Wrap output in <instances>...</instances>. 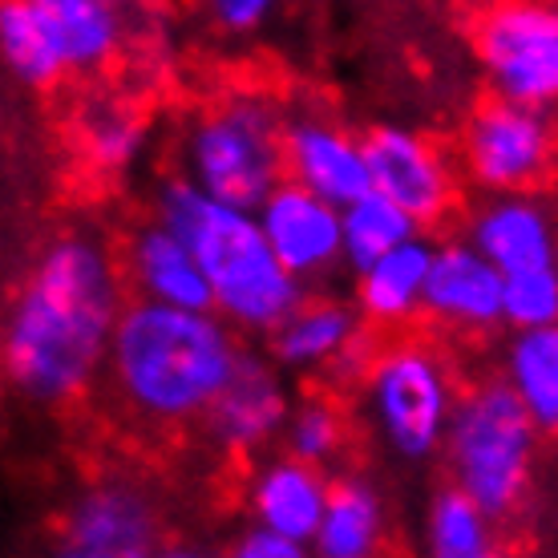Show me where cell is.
I'll return each mask as SVG.
<instances>
[{
    "label": "cell",
    "instance_id": "7",
    "mask_svg": "<svg viewBox=\"0 0 558 558\" xmlns=\"http://www.w3.org/2000/svg\"><path fill=\"white\" fill-rule=\"evenodd\" d=\"M477 49L502 98L538 110L558 101V9L502 4L477 28Z\"/></svg>",
    "mask_w": 558,
    "mask_h": 558
},
{
    "label": "cell",
    "instance_id": "21",
    "mask_svg": "<svg viewBox=\"0 0 558 558\" xmlns=\"http://www.w3.org/2000/svg\"><path fill=\"white\" fill-rule=\"evenodd\" d=\"M510 385L538 429L558 433V324L522 328L510 349Z\"/></svg>",
    "mask_w": 558,
    "mask_h": 558
},
{
    "label": "cell",
    "instance_id": "5",
    "mask_svg": "<svg viewBox=\"0 0 558 558\" xmlns=\"http://www.w3.org/2000/svg\"><path fill=\"white\" fill-rule=\"evenodd\" d=\"M186 179H195L210 198L255 215L288 167V138L264 101L235 98L195 122L186 138Z\"/></svg>",
    "mask_w": 558,
    "mask_h": 558
},
{
    "label": "cell",
    "instance_id": "23",
    "mask_svg": "<svg viewBox=\"0 0 558 558\" xmlns=\"http://www.w3.org/2000/svg\"><path fill=\"white\" fill-rule=\"evenodd\" d=\"M417 227L421 223L405 207H397L380 191H368L344 207V255L356 271H368L380 255H389L392 247L417 235Z\"/></svg>",
    "mask_w": 558,
    "mask_h": 558
},
{
    "label": "cell",
    "instance_id": "3",
    "mask_svg": "<svg viewBox=\"0 0 558 558\" xmlns=\"http://www.w3.org/2000/svg\"><path fill=\"white\" fill-rule=\"evenodd\" d=\"M162 223L191 243L227 320L276 332L300 307L295 271L283 267L252 210L210 198L195 179H174L162 191Z\"/></svg>",
    "mask_w": 558,
    "mask_h": 558
},
{
    "label": "cell",
    "instance_id": "11",
    "mask_svg": "<svg viewBox=\"0 0 558 558\" xmlns=\"http://www.w3.org/2000/svg\"><path fill=\"white\" fill-rule=\"evenodd\" d=\"M373 191L389 195L397 207H405L417 223H437L449 207V174L437 150H429L417 134L380 126L364 138Z\"/></svg>",
    "mask_w": 558,
    "mask_h": 558
},
{
    "label": "cell",
    "instance_id": "8",
    "mask_svg": "<svg viewBox=\"0 0 558 558\" xmlns=\"http://www.w3.org/2000/svg\"><path fill=\"white\" fill-rule=\"evenodd\" d=\"M550 126L538 106L522 101H486L465 134V162L489 191H531L550 167Z\"/></svg>",
    "mask_w": 558,
    "mask_h": 558
},
{
    "label": "cell",
    "instance_id": "1",
    "mask_svg": "<svg viewBox=\"0 0 558 558\" xmlns=\"http://www.w3.org/2000/svg\"><path fill=\"white\" fill-rule=\"evenodd\" d=\"M118 271L94 239L70 235L33 267L9 320V377L41 405H65L94 380L118 332Z\"/></svg>",
    "mask_w": 558,
    "mask_h": 558
},
{
    "label": "cell",
    "instance_id": "19",
    "mask_svg": "<svg viewBox=\"0 0 558 558\" xmlns=\"http://www.w3.org/2000/svg\"><path fill=\"white\" fill-rule=\"evenodd\" d=\"M0 45H4L9 70L33 89H49L70 70L37 0H4L0 4Z\"/></svg>",
    "mask_w": 558,
    "mask_h": 558
},
{
    "label": "cell",
    "instance_id": "13",
    "mask_svg": "<svg viewBox=\"0 0 558 558\" xmlns=\"http://www.w3.org/2000/svg\"><path fill=\"white\" fill-rule=\"evenodd\" d=\"M288 167L304 186H312L336 207H349L373 191L364 142H352L349 134L320 122H300L295 130H288Z\"/></svg>",
    "mask_w": 558,
    "mask_h": 558
},
{
    "label": "cell",
    "instance_id": "28",
    "mask_svg": "<svg viewBox=\"0 0 558 558\" xmlns=\"http://www.w3.org/2000/svg\"><path fill=\"white\" fill-rule=\"evenodd\" d=\"M292 453L300 461H328L340 449V441H344V425H340V417H336L332 409L320 405V401H307L304 409H300V417L292 421Z\"/></svg>",
    "mask_w": 558,
    "mask_h": 558
},
{
    "label": "cell",
    "instance_id": "18",
    "mask_svg": "<svg viewBox=\"0 0 558 558\" xmlns=\"http://www.w3.org/2000/svg\"><path fill=\"white\" fill-rule=\"evenodd\" d=\"M429 243H421L417 235L392 247L389 255H380L377 264L361 271V307L368 320L377 324H397L409 320L413 307L425 304V279L433 267Z\"/></svg>",
    "mask_w": 558,
    "mask_h": 558
},
{
    "label": "cell",
    "instance_id": "10",
    "mask_svg": "<svg viewBox=\"0 0 558 558\" xmlns=\"http://www.w3.org/2000/svg\"><path fill=\"white\" fill-rule=\"evenodd\" d=\"M158 550L154 506L130 486L89 489L73 506L61 555L73 558H146Z\"/></svg>",
    "mask_w": 558,
    "mask_h": 558
},
{
    "label": "cell",
    "instance_id": "2",
    "mask_svg": "<svg viewBox=\"0 0 558 558\" xmlns=\"http://www.w3.org/2000/svg\"><path fill=\"white\" fill-rule=\"evenodd\" d=\"M106 364L113 389L138 417L179 425L215 405L239 352L231 332L207 312L146 295L122 312Z\"/></svg>",
    "mask_w": 558,
    "mask_h": 558
},
{
    "label": "cell",
    "instance_id": "22",
    "mask_svg": "<svg viewBox=\"0 0 558 558\" xmlns=\"http://www.w3.org/2000/svg\"><path fill=\"white\" fill-rule=\"evenodd\" d=\"M356 320L344 304H300L276 328V356L283 364H320L352 349Z\"/></svg>",
    "mask_w": 558,
    "mask_h": 558
},
{
    "label": "cell",
    "instance_id": "20",
    "mask_svg": "<svg viewBox=\"0 0 558 558\" xmlns=\"http://www.w3.org/2000/svg\"><path fill=\"white\" fill-rule=\"evenodd\" d=\"M49 28L57 37V49L70 70H98L118 49V13L110 0H37Z\"/></svg>",
    "mask_w": 558,
    "mask_h": 558
},
{
    "label": "cell",
    "instance_id": "14",
    "mask_svg": "<svg viewBox=\"0 0 558 558\" xmlns=\"http://www.w3.org/2000/svg\"><path fill=\"white\" fill-rule=\"evenodd\" d=\"M210 433L231 449H255L283 425L288 397L259 356H239L227 389L207 409Z\"/></svg>",
    "mask_w": 558,
    "mask_h": 558
},
{
    "label": "cell",
    "instance_id": "29",
    "mask_svg": "<svg viewBox=\"0 0 558 558\" xmlns=\"http://www.w3.org/2000/svg\"><path fill=\"white\" fill-rule=\"evenodd\" d=\"M271 4L276 0H207V13L227 33H247L271 13Z\"/></svg>",
    "mask_w": 558,
    "mask_h": 558
},
{
    "label": "cell",
    "instance_id": "12",
    "mask_svg": "<svg viewBox=\"0 0 558 558\" xmlns=\"http://www.w3.org/2000/svg\"><path fill=\"white\" fill-rule=\"evenodd\" d=\"M425 312L461 328H489L506 320V271L474 243H449L433 255L425 279Z\"/></svg>",
    "mask_w": 558,
    "mask_h": 558
},
{
    "label": "cell",
    "instance_id": "26",
    "mask_svg": "<svg viewBox=\"0 0 558 558\" xmlns=\"http://www.w3.org/2000/svg\"><path fill=\"white\" fill-rule=\"evenodd\" d=\"M506 320L522 328H546L558 324V267H526L506 271Z\"/></svg>",
    "mask_w": 558,
    "mask_h": 558
},
{
    "label": "cell",
    "instance_id": "9",
    "mask_svg": "<svg viewBox=\"0 0 558 558\" xmlns=\"http://www.w3.org/2000/svg\"><path fill=\"white\" fill-rule=\"evenodd\" d=\"M255 219L283 267L295 276H316L344 252V207L328 203L300 179L279 182L264 207L255 210Z\"/></svg>",
    "mask_w": 558,
    "mask_h": 558
},
{
    "label": "cell",
    "instance_id": "15",
    "mask_svg": "<svg viewBox=\"0 0 558 558\" xmlns=\"http://www.w3.org/2000/svg\"><path fill=\"white\" fill-rule=\"evenodd\" d=\"M130 276L138 279V288L150 300L179 307H195L210 312L215 307V288H210L207 271L191 252V243L174 231L170 223L146 227L130 243Z\"/></svg>",
    "mask_w": 558,
    "mask_h": 558
},
{
    "label": "cell",
    "instance_id": "25",
    "mask_svg": "<svg viewBox=\"0 0 558 558\" xmlns=\"http://www.w3.org/2000/svg\"><path fill=\"white\" fill-rule=\"evenodd\" d=\"M429 550L437 558L489 555V514L474 494H465L461 486L437 494L429 510Z\"/></svg>",
    "mask_w": 558,
    "mask_h": 558
},
{
    "label": "cell",
    "instance_id": "27",
    "mask_svg": "<svg viewBox=\"0 0 558 558\" xmlns=\"http://www.w3.org/2000/svg\"><path fill=\"white\" fill-rule=\"evenodd\" d=\"M142 142V122L122 106L89 110V154L106 167H122L134 158Z\"/></svg>",
    "mask_w": 558,
    "mask_h": 558
},
{
    "label": "cell",
    "instance_id": "4",
    "mask_svg": "<svg viewBox=\"0 0 558 558\" xmlns=\"http://www.w3.org/2000/svg\"><path fill=\"white\" fill-rule=\"evenodd\" d=\"M534 417L514 385H477L449 417V461L458 486L474 494L489 518L510 514L526 489L534 453Z\"/></svg>",
    "mask_w": 558,
    "mask_h": 558
},
{
    "label": "cell",
    "instance_id": "30",
    "mask_svg": "<svg viewBox=\"0 0 558 558\" xmlns=\"http://www.w3.org/2000/svg\"><path fill=\"white\" fill-rule=\"evenodd\" d=\"M239 558H300L307 555L304 543H295L288 534L271 531V526H259V531H247L235 546Z\"/></svg>",
    "mask_w": 558,
    "mask_h": 558
},
{
    "label": "cell",
    "instance_id": "17",
    "mask_svg": "<svg viewBox=\"0 0 558 558\" xmlns=\"http://www.w3.org/2000/svg\"><path fill=\"white\" fill-rule=\"evenodd\" d=\"M474 247L486 252L502 271H526V267L555 264V231L534 203L502 198L474 223Z\"/></svg>",
    "mask_w": 558,
    "mask_h": 558
},
{
    "label": "cell",
    "instance_id": "16",
    "mask_svg": "<svg viewBox=\"0 0 558 558\" xmlns=\"http://www.w3.org/2000/svg\"><path fill=\"white\" fill-rule=\"evenodd\" d=\"M324 510H328V489L316 477L312 461H279L255 486V514H259V522L304 546L307 538L320 534Z\"/></svg>",
    "mask_w": 558,
    "mask_h": 558
},
{
    "label": "cell",
    "instance_id": "6",
    "mask_svg": "<svg viewBox=\"0 0 558 558\" xmlns=\"http://www.w3.org/2000/svg\"><path fill=\"white\" fill-rule=\"evenodd\" d=\"M377 425L401 458H429L449 433V380L429 349L397 344L368 373Z\"/></svg>",
    "mask_w": 558,
    "mask_h": 558
},
{
    "label": "cell",
    "instance_id": "24",
    "mask_svg": "<svg viewBox=\"0 0 558 558\" xmlns=\"http://www.w3.org/2000/svg\"><path fill=\"white\" fill-rule=\"evenodd\" d=\"M380 543V502L373 489L356 482H340L328 489V510H324L316 550L324 558H364Z\"/></svg>",
    "mask_w": 558,
    "mask_h": 558
}]
</instances>
